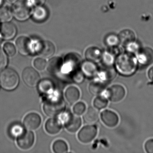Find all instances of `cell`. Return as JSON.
Returning <instances> with one entry per match:
<instances>
[{
	"label": "cell",
	"mask_w": 153,
	"mask_h": 153,
	"mask_svg": "<svg viewBox=\"0 0 153 153\" xmlns=\"http://www.w3.org/2000/svg\"><path fill=\"white\" fill-rule=\"evenodd\" d=\"M145 149L148 153H153V139H150L146 141Z\"/></svg>",
	"instance_id": "cell-40"
},
{
	"label": "cell",
	"mask_w": 153,
	"mask_h": 153,
	"mask_svg": "<svg viewBox=\"0 0 153 153\" xmlns=\"http://www.w3.org/2000/svg\"><path fill=\"white\" fill-rule=\"evenodd\" d=\"M36 51L37 54L43 58L48 59L52 57L55 53V46L49 41L39 42L36 46Z\"/></svg>",
	"instance_id": "cell-9"
},
{
	"label": "cell",
	"mask_w": 153,
	"mask_h": 153,
	"mask_svg": "<svg viewBox=\"0 0 153 153\" xmlns=\"http://www.w3.org/2000/svg\"><path fill=\"white\" fill-rule=\"evenodd\" d=\"M85 75L81 71V70H78L74 72L72 75V78L74 82L77 83H81L83 82L84 79Z\"/></svg>",
	"instance_id": "cell-39"
},
{
	"label": "cell",
	"mask_w": 153,
	"mask_h": 153,
	"mask_svg": "<svg viewBox=\"0 0 153 153\" xmlns=\"http://www.w3.org/2000/svg\"><path fill=\"white\" fill-rule=\"evenodd\" d=\"M34 66L36 69L42 71L45 69L47 66L46 61L43 58H37L34 61Z\"/></svg>",
	"instance_id": "cell-35"
},
{
	"label": "cell",
	"mask_w": 153,
	"mask_h": 153,
	"mask_svg": "<svg viewBox=\"0 0 153 153\" xmlns=\"http://www.w3.org/2000/svg\"><path fill=\"white\" fill-rule=\"evenodd\" d=\"M16 46L19 53L22 55H27L32 52L31 41L26 36L19 37L16 41Z\"/></svg>",
	"instance_id": "cell-16"
},
{
	"label": "cell",
	"mask_w": 153,
	"mask_h": 153,
	"mask_svg": "<svg viewBox=\"0 0 153 153\" xmlns=\"http://www.w3.org/2000/svg\"><path fill=\"white\" fill-rule=\"evenodd\" d=\"M73 109L75 114L76 115H81L85 111L86 105L84 103L79 102L74 105Z\"/></svg>",
	"instance_id": "cell-36"
},
{
	"label": "cell",
	"mask_w": 153,
	"mask_h": 153,
	"mask_svg": "<svg viewBox=\"0 0 153 153\" xmlns=\"http://www.w3.org/2000/svg\"><path fill=\"white\" fill-rule=\"evenodd\" d=\"M126 94L125 88L123 86L115 85L105 91L103 95L112 102H117L121 101Z\"/></svg>",
	"instance_id": "cell-4"
},
{
	"label": "cell",
	"mask_w": 153,
	"mask_h": 153,
	"mask_svg": "<svg viewBox=\"0 0 153 153\" xmlns=\"http://www.w3.org/2000/svg\"><path fill=\"white\" fill-rule=\"evenodd\" d=\"M25 131L24 127L19 123L12 124L10 128L9 133L11 137L17 138Z\"/></svg>",
	"instance_id": "cell-31"
},
{
	"label": "cell",
	"mask_w": 153,
	"mask_h": 153,
	"mask_svg": "<svg viewBox=\"0 0 153 153\" xmlns=\"http://www.w3.org/2000/svg\"><path fill=\"white\" fill-rule=\"evenodd\" d=\"M61 128V123L57 119L51 118L48 120L45 123V130L47 132L52 135L59 133Z\"/></svg>",
	"instance_id": "cell-20"
},
{
	"label": "cell",
	"mask_w": 153,
	"mask_h": 153,
	"mask_svg": "<svg viewBox=\"0 0 153 153\" xmlns=\"http://www.w3.org/2000/svg\"><path fill=\"white\" fill-rule=\"evenodd\" d=\"M31 3L35 6H42L44 4L45 0H30Z\"/></svg>",
	"instance_id": "cell-41"
},
{
	"label": "cell",
	"mask_w": 153,
	"mask_h": 153,
	"mask_svg": "<svg viewBox=\"0 0 153 153\" xmlns=\"http://www.w3.org/2000/svg\"><path fill=\"white\" fill-rule=\"evenodd\" d=\"M97 128L94 125H87L83 127L78 134L79 140L82 143H88L96 137Z\"/></svg>",
	"instance_id": "cell-8"
},
{
	"label": "cell",
	"mask_w": 153,
	"mask_h": 153,
	"mask_svg": "<svg viewBox=\"0 0 153 153\" xmlns=\"http://www.w3.org/2000/svg\"><path fill=\"white\" fill-rule=\"evenodd\" d=\"M137 62L142 66H149L153 62V50L150 48L140 50L137 53Z\"/></svg>",
	"instance_id": "cell-12"
},
{
	"label": "cell",
	"mask_w": 153,
	"mask_h": 153,
	"mask_svg": "<svg viewBox=\"0 0 153 153\" xmlns=\"http://www.w3.org/2000/svg\"><path fill=\"white\" fill-rule=\"evenodd\" d=\"M115 68L117 72L123 76H130L134 74L137 67V60L129 53H121L116 57Z\"/></svg>",
	"instance_id": "cell-1"
},
{
	"label": "cell",
	"mask_w": 153,
	"mask_h": 153,
	"mask_svg": "<svg viewBox=\"0 0 153 153\" xmlns=\"http://www.w3.org/2000/svg\"><path fill=\"white\" fill-rule=\"evenodd\" d=\"M80 70L85 76L91 78L97 75L99 69L95 62L88 60L81 63Z\"/></svg>",
	"instance_id": "cell-17"
},
{
	"label": "cell",
	"mask_w": 153,
	"mask_h": 153,
	"mask_svg": "<svg viewBox=\"0 0 153 153\" xmlns=\"http://www.w3.org/2000/svg\"><path fill=\"white\" fill-rule=\"evenodd\" d=\"M81 59L78 54L69 53L66 56L64 61V69L66 73H73L79 69L81 66Z\"/></svg>",
	"instance_id": "cell-6"
},
{
	"label": "cell",
	"mask_w": 153,
	"mask_h": 153,
	"mask_svg": "<svg viewBox=\"0 0 153 153\" xmlns=\"http://www.w3.org/2000/svg\"><path fill=\"white\" fill-rule=\"evenodd\" d=\"M7 58L5 53L0 47V71L3 70L7 64Z\"/></svg>",
	"instance_id": "cell-38"
},
{
	"label": "cell",
	"mask_w": 153,
	"mask_h": 153,
	"mask_svg": "<svg viewBox=\"0 0 153 153\" xmlns=\"http://www.w3.org/2000/svg\"><path fill=\"white\" fill-rule=\"evenodd\" d=\"M148 76L149 79L153 82V67L149 69L148 72Z\"/></svg>",
	"instance_id": "cell-42"
},
{
	"label": "cell",
	"mask_w": 153,
	"mask_h": 153,
	"mask_svg": "<svg viewBox=\"0 0 153 153\" xmlns=\"http://www.w3.org/2000/svg\"><path fill=\"white\" fill-rule=\"evenodd\" d=\"M13 17L12 11L7 7H0V21L5 23L10 21Z\"/></svg>",
	"instance_id": "cell-30"
},
{
	"label": "cell",
	"mask_w": 153,
	"mask_h": 153,
	"mask_svg": "<svg viewBox=\"0 0 153 153\" xmlns=\"http://www.w3.org/2000/svg\"><path fill=\"white\" fill-rule=\"evenodd\" d=\"M42 122L41 116L36 113H31L26 116L24 120L25 128L29 130H34L39 128Z\"/></svg>",
	"instance_id": "cell-14"
},
{
	"label": "cell",
	"mask_w": 153,
	"mask_h": 153,
	"mask_svg": "<svg viewBox=\"0 0 153 153\" xmlns=\"http://www.w3.org/2000/svg\"><path fill=\"white\" fill-rule=\"evenodd\" d=\"M101 118L102 122L110 128L115 127L119 123V116L114 112L110 110L103 111L101 114Z\"/></svg>",
	"instance_id": "cell-15"
},
{
	"label": "cell",
	"mask_w": 153,
	"mask_h": 153,
	"mask_svg": "<svg viewBox=\"0 0 153 153\" xmlns=\"http://www.w3.org/2000/svg\"><path fill=\"white\" fill-rule=\"evenodd\" d=\"M65 109V103L62 98L53 97L46 100L43 105L45 114L50 117L59 116Z\"/></svg>",
	"instance_id": "cell-3"
},
{
	"label": "cell",
	"mask_w": 153,
	"mask_h": 153,
	"mask_svg": "<svg viewBox=\"0 0 153 153\" xmlns=\"http://www.w3.org/2000/svg\"><path fill=\"white\" fill-rule=\"evenodd\" d=\"M66 100L70 104H73L76 102L80 97V92L77 88L71 86L68 88L65 92Z\"/></svg>",
	"instance_id": "cell-22"
},
{
	"label": "cell",
	"mask_w": 153,
	"mask_h": 153,
	"mask_svg": "<svg viewBox=\"0 0 153 153\" xmlns=\"http://www.w3.org/2000/svg\"><path fill=\"white\" fill-rule=\"evenodd\" d=\"M4 50L7 55L10 57L14 56L16 53V49L14 45L11 43L8 42L5 44Z\"/></svg>",
	"instance_id": "cell-37"
},
{
	"label": "cell",
	"mask_w": 153,
	"mask_h": 153,
	"mask_svg": "<svg viewBox=\"0 0 153 153\" xmlns=\"http://www.w3.org/2000/svg\"><path fill=\"white\" fill-rule=\"evenodd\" d=\"M126 50L128 53L132 54L135 53H137L140 50V46L137 43L132 42L128 44L125 45Z\"/></svg>",
	"instance_id": "cell-34"
},
{
	"label": "cell",
	"mask_w": 153,
	"mask_h": 153,
	"mask_svg": "<svg viewBox=\"0 0 153 153\" xmlns=\"http://www.w3.org/2000/svg\"><path fill=\"white\" fill-rule=\"evenodd\" d=\"M120 43L119 37L114 34L109 35L105 39V43L110 47H115L117 46Z\"/></svg>",
	"instance_id": "cell-33"
},
{
	"label": "cell",
	"mask_w": 153,
	"mask_h": 153,
	"mask_svg": "<svg viewBox=\"0 0 153 153\" xmlns=\"http://www.w3.org/2000/svg\"><path fill=\"white\" fill-rule=\"evenodd\" d=\"M22 78L25 84L31 87L37 85L40 80L39 73L31 67H27L24 69L22 73Z\"/></svg>",
	"instance_id": "cell-7"
},
{
	"label": "cell",
	"mask_w": 153,
	"mask_h": 153,
	"mask_svg": "<svg viewBox=\"0 0 153 153\" xmlns=\"http://www.w3.org/2000/svg\"><path fill=\"white\" fill-rule=\"evenodd\" d=\"M65 126L68 131L76 132L78 130L81 125V119L79 116L68 114L64 118Z\"/></svg>",
	"instance_id": "cell-10"
},
{
	"label": "cell",
	"mask_w": 153,
	"mask_h": 153,
	"mask_svg": "<svg viewBox=\"0 0 153 153\" xmlns=\"http://www.w3.org/2000/svg\"><path fill=\"white\" fill-rule=\"evenodd\" d=\"M120 43L126 45L128 44L134 42L135 39L134 33L131 30H125L120 32L119 36Z\"/></svg>",
	"instance_id": "cell-27"
},
{
	"label": "cell",
	"mask_w": 153,
	"mask_h": 153,
	"mask_svg": "<svg viewBox=\"0 0 153 153\" xmlns=\"http://www.w3.org/2000/svg\"><path fill=\"white\" fill-rule=\"evenodd\" d=\"M102 52L98 48L90 47L86 51L85 55L87 60L93 62H97L101 60Z\"/></svg>",
	"instance_id": "cell-24"
},
{
	"label": "cell",
	"mask_w": 153,
	"mask_h": 153,
	"mask_svg": "<svg viewBox=\"0 0 153 153\" xmlns=\"http://www.w3.org/2000/svg\"><path fill=\"white\" fill-rule=\"evenodd\" d=\"M116 58L114 53L110 51H105L103 53H102L101 60L103 65L113 66L114 64Z\"/></svg>",
	"instance_id": "cell-28"
},
{
	"label": "cell",
	"mask_w": 153,
	"mask_h": 153,
	"mask_svg": "<svg viewBox=\"0 0 153 153\" xmlns=\"http://www.w3.org/2000/svg\"><path fill=\"white\" fill-rule=\"evenodd\" d=\"M105 88V82L99 79L93 81L89 85L88 89L92 94L96 96L102 94Z\"/></svg>",
	"instance_id": "cell-25"
},
{
	"label": "cell",
	"mask_w": 153,
	"mask_h": 153,
	"mask_svg": "<svg viewBox=\"0 0 153 153\" xmlns=\"http://www.w3.org/2000/svg\"><path fill=\"white\" fill-rule=\"evenodd\" d=\"M63 62L59 57H54L51 59L47 64V70L52 74H57L62 69Z\"/></svg>",
	"instance_id": "cell-19"
},
{
	"label": "cell",
	"mask_w": 153,
	"mask_h": 153,
	"mask_svg": "<svg viewBox=\"0 0 153 153\" xmlns=\"http://www.w3.org/2000/svg\"><path fill=\"white\" fill-rule=\"evenodd\" d=\"M48 10L42 6H38L33 11V18L37 22H43L48 17Z\"/></svg>",
	"instance_id": "cell-21"
},
{
	"label": "cell",
	"mask_w": 153,
	"mask_h": 153,
	"mask_svg": "<svg viewBox=\"0 0 153 153\" xmlns=\"http://www.w3.org/2000/svg\"><path fill=\"white\" fill-rule=\"evenodd\" d=\"M99 79L104 82H110L116 77L117 71L113 66L103 65L97 73Z\"/></svg>",
	"instance_id": "cell-13"
},
{
	"label": "cell",
	"mask_w": 153,
	"mask_h": 153,
	"mask_svg": "<svg viewBox=\"0 0 153 153\" xmlns=\"http://www.w3.org/2000/svg\"><path fill=\"white\" fill-rule=\"evenodd\" d=\"M18 73L11 68H7L0 73V85L5 90H13L19 84Z\"/></svg>",
	"instance_id": "cell-2"
},
{
	"label": "cell",
	"mask_w": 153,
	"mask_h": 153,
	"mask_svg": "<svg viewBox=\"0 0 153 153\" xmlns=\"http://www.w3.org/2000/svg\"><path fill=\"white\" fill-rule=\"evenodd\" d=\"M108 100L104 96H100L97 97L94 101V107L98 110L104 109L108 105Z\"/></svg>",
	"instance_id": "cell-32"
},
{
	"label": "cell",
	"mask_w": 153,
	"mask_h": 153,
	"mask_svg": "<svg viewBox=\"0 0 153 153\" xmlns=\"http://www.w3.org/2000/svg\"><path fill=\"white\" fill-rule=\"evenodd\" d=\"M6 1L7 3H9V4H13V3L16 2L18 0H6Z\"/></svg>",
	"instance_id": "cell-43"
},
{
	"label": "cell",
	"mask_w": 153,
	"mask_h": 153,
	"mask_svg": "<svg viewBox=\"0 0 153 153\" xmlns=\"http://www.w3.org/2000/svg\"><path fill=\"white\" fill-rule=\"evenodd\" d=\"M30 6L25 2L20 1L15 4L12 10L14 17L19 21H23L29 18L31 15Z\"/></svg>",
	"instance_id": "cell-5"
},
{
	"label": "cell",
	"mask_w": 153,
	"mask_h": 153,
	"mask_svg": "<svg viewBox=\"0 0 153 153\" xmlns=\"http://www.w3.org/2000/svg\"><path fill=\"white\" fill-rule=\"evenodd\" d=\"M1 33L2 37L6 40L13 39L17 33V28L13 23L5 22L1 25Z\"/></svg>",
	"instance_id": "cell-18"
},
{
	"label": "cell",
	"mask_w": 153,
	"mask_h": 153,
	"mask_svg": "<svg viewBox=\"0 0 153 153\" xmlns=\"http://www.w3.org/2000/svg\"><path fill=\"white\" fill-rule=\"evenodd\" d=\"M38 89L42 94H51L54 89L53 82L47 79H42L39 81L38 84Z\"/></svg>",
	"instance_id": "cell-23"
},
{
	"label": "cell",
	"mask_w": 153,
	"mask_h": 153,
	"mask_svg": "<svg viewBox=\"0 0 153 153\" xmlns=\"http://www.w3.org/2000/svg\"><path fill=\"white\" fill-rule=\"evenodd\" d=\"M53 149L56 153H65L68 152V146L64 140H58L53 145Z\"/></svg>",
	"instance_id": "cell-29"
},
{
	"label": "cell",
	"mask_w": 153,
	"mask_h": 153,
	"mask_svg": "<svg viewBox=\"0 0 153 153\" xmlns=\"http://www.w3.org/2000/svg\"><path fill=\"white\" fill-rule=\"evenodd\" d=\"M3 0H0V7L3 4Z\"/></svg>",
	"instance_id": "cell-44"
},
{
	"label": "cell",
	"mask_w": 153,
	"mask_h": 153,
	"mask_svg": "<svg viewBox=\"0 0 153 153\" xmlns=\"http://www.w3.org/2000/svg\"><path fill=\"white\" fill-rule=\"evenodd\" d=\"M35 140L34 133L32 131H25L17 137V144L19 147L23 149L30 148L33 145Z\"/></svg>",
	"instance_id": "cell-11"
},
{
	"label": "cell",
	"mask_w": 153,
	"mask_h": 153,
	"mask_svg": "<svg viewBox=\"0 0 153 153\" xmlns=\"http://www.w3.org/2000/svg\"><path fill=\"white\" fill-rule=\"evenodd\" d=\"M85 121L88 124H94L99 119V113L95 108L90 107L88 109L84 116Z\"/></svg>",
	"instance_id": "cell-26"
}]
</instances>
